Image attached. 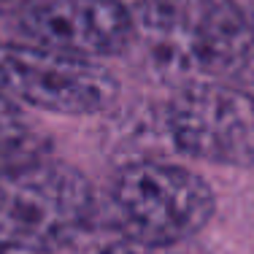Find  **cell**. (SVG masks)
<instances>
[{
	"mask_svg": "<svg viewBox=\"0 0 254 254\" xmlns=\"http://www.w3.org/2000/svg\"><path fill=\"white\" fill-rule=\"evenodd\" d=\"M95 192L76 168L41 154L0 171V252L49 254L89 225Z\"/></svg>",
	"mask_w": 254,
	"mask_h": 254,
	"instance_id": "6da1fadb",
	"label": "cell"
},
{
	"mask_svg": "<svg viewBox=\"0 0 254 254\" xmlns=\"http://www.w3.org/2000/svg\"><path fill=\"white\" fill-rule=\"evenodd\" d=\"M132 22L184 70L235 76L254 65V27L235 0H138Z\"/></svg>",
	"mask_w": 254,
	"mask_h": 254,
	"instance_id": "7a4b0ae2",
	"label": "cell"
},
{
	"mask_svg": "<svg viewBox=\"0 0 254 254\" xmlns=\"http://www.w3.org/2000/svg\"><path fill=\"white\" fill-rule=\"evenodd\" d=\"M114 211L127 238L192 241L214 216V192L187 168L146 160L117 176Z\"/></svg>",
	"mask_w": 254,
	"mask_h": 254,
	"instance_id": "3957f363",
	"label": "cell"
},
{
	"mask_svg": "<svg viewBox=\"0 0 254 254\" xmlns=\"http://www.w3.org/2000/svg\"><path fill=\"white\" fill-rule=\"evenodd\" d=\"M0 92L19 106L84 117L106 111L119 84L98 60L22 44L0 52Z\"/></svg>",
	"mask_w": 254,
	"mask_h": 254,
	"instance_id": "277c9868",
	"label": "cell"
},
{
	"mask_svg": "<svg viewBox=\"0 0 254 254\" xmlns=\"http://www.w3.org/2000/svg\"><path fill=\"white\" fill-rule=\"evenodd\" d=\"M171 135L195 160L254 168V92L192 84L171 103Z\"/></svg>",
	"mask_w": 254,
	"mask_h": 254,
	"instance_id": "5b68a950",
	"label": "cell"
},
{
	"mask_svg": "<svg viewBox=\"0 0 254 254\" xmlns=\"http://www.w3.org/2000/svg\"><path fill=\"white\" fill-rule=\"evenodd\" d=\"M19 30L30 46L103 60L130 44L135 22L119 0H25Z\"/></svg>",
	"mask_w": 254,
	"mask_h": 254,
	"instance_id": "8992f818",
	"label": "cell"
},
{
	"mask_svg": "<svg viewBox=\"0 0 254 254\" xmlns=\"http://www.w3.org/2000/svg\"><path fill=\"white\" fill-rule=\"evenodd\" d=\"M46 154L44 135L8 95L0 92V171Z\"/></svg>",
	"mask_w": 254,
	"mask_h": 254,
	"instance_id": "52a82bcc",
	"label": "cell"
},
{
	"mask_svg": "<svg viewBox=\"0 0 254 254\" xmlns=\"http://www.w3.org/2000/svg\"><path fill=\"white\" fill-rule=\"evenodd\" d=\"M103 254H208L195 241H176V244H160V241H138L125 238L111 244Z\"/></svg>",
	"mask_w": 254,
	"mask_h": 254,
	"instance_id": "ba28073f",
	"label": "cell"
},
{
	"mask_svg": "<svg viewBox=\"0 0 254 254\" xmlns=\"http://www.w3.org/2000/svg\"><path fill=\"white\" fill-rule=\"evenodd\" d=\"M0 254H3V252H0Z\"/></svg>",
	"mask_w": 254,
	"mask_h": 254,
	"instance_id": "9c48e42d",
	"label": "cell"
}]
</instances>
